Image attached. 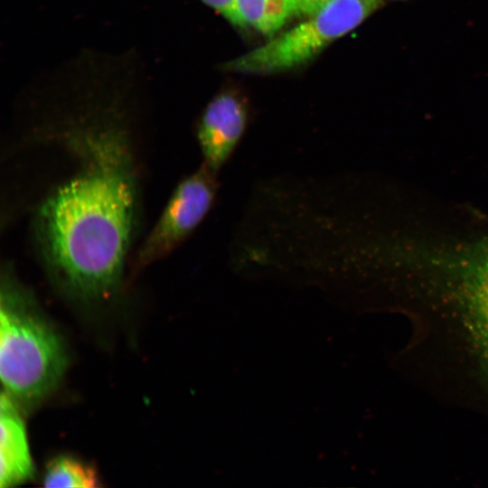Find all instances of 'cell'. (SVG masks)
Wrapping results in <instances>:
<instances>
[{"mask_svg":"<svg viewBox=\"0 0 488 488\" xmlns=\"http://www.w3.org/2000/svg\"><path fill=\"white\" fill-rule=\"evenodd\" d=\"M72 159L32 217L36 251L65 291L108 300L120 287L140 213L136 149L115 113L79 117L53 133Z\"/></svg>","mask_w":488,"mask_h":488,"instance_id":"6da1fadb","label":"cell"},{"mask_svg":"<svg viewBox=\"0 0 488 488\" xmlns=\"http://www.w3.org/2000/svg\"><path fill=\"white\" fill-rule=\"evenodd\" d=\"M2 277L0 376L19 405L33 406L62 380L68 354L62 338L6 270Z\"/></svg>","mask_w":488,"mask_h":488,"instance_id":"7a4b0ae2","label":"cell"},{"mask_svg":"<svg viewBox=\"0 0 488 488\" xmlns=\"http://www.w3.org/2000/svg\"><path fill=\"white\" fill-rule=\"evenodd\" d=\"M384 0H333L315 14L251 51L229 61L224 70L271 74L303 65L359 26Z\"/></svg>","mask_w":488,"mask_h":488,"instance_id":"3957f363","label":"cell"},{"mask_svg":"<svg viewBox=\"0 0 488 488\" xmlns=\"http://www.w3.org/2000/svg\"><path fill=\"white\" fill-rule=\"evenodd\" d=\"M430 293L455 310L488 372V232L461 240L440 256Z\"/></svg>","mask_w":488,"mask_h":488,"instance_id":"277c9868","label":"cell"},{"mask_svg":"<svg viewBox=\"0 0 488 488\" xmlns=\"http://www.w3.org/2000/svg\"><path fill=\"white\" fill-rule=\"evenodd\" d=\"M217 174L202 164L177 183L137 250L136 269L164 258L194 232L215 202L219 190Z\"/></svg>","mask_w":488,"mask_h":488,"instance_id":"5b68a950","label":"cell"},{"mask_svg":"<svg viewBox=\"0 0 488 488\" xmlns=\"http://www.w3.org/2000/svg\"><path fill=\"white\" fill-rule=\"evenodd\" d=\"M248 121V107L236 94L223 92L212 99L196 127L202 164L219 173L239 146Z\"/></svg>","mask_w":488,"mask_h":488,"instance_id":"8992f818","label":"cell"},{"mask_svg":"<svg viewBox=\"0 0 488 488\" xmlns=\"http://www.w3.org/2000/svg\"><path fill=\"white\" fill-rule=\"evenodd\" d=\"M20 405L5 391L0 399V486L11 487L33 474L26 428Z\"/></svg>","mask_w":488,"mask_h":488,"instance_id":"52a82bcc","label":"cell"},{"mask_svg":"<svg viewBox=\"0 0 488 488\" xmlns=\"http://www.w3.org/2000/svg\"><path fill=\"white\" fill-rule=\"evenodd\" d=\"M245 25L273 36L294 15H297L294 0H238Z\"/></svg>","mask_w":488,"mask_h":488,"instance_id":"ba28073f","label":"cell"},{"mask_svg":"<svg viewBox=\"0 0 488 488\" xmlns=\"http://www.w3.org/2000/svg\"><path fill=\"white\" fill-rule=\"evenodd\" d=\"M42 483L45 487L92 488L99 485L94 469L70 455H60L51 460Z\"/></svg>","mask_w":488,"mask_h":488,"instance_id":"9c48e42d","label":"cell"},{"mask_svg":"<svg viewBox=\"0 0 488 488\" xmlns=\"http://www.w3.org/2000/svg\"><path fill=\"white\" fill-rule=\"evenodd\" d=\"M236 26H246L238 7V0H202Z\"/></svg>","mask_w":488,"mask_h":488,"instance_id":"30bf717a","label":"cell"},{"mask_svg":"<svg viewBox=\"0 0 488 488\" xmlns=\"http://www.w3.org/2000/svg\"><path fill=\"white\" fill-rule=\"evenodd\" d=\"M333 0H295L297 15L309 16Z\"/></svg>","mask_w":488,"mask_h":488,"instance_id":"8fae6325","label":"cell"},{"mask_svg":"<svg viewBox=\"0 0 488 488\" xmlns=\"http://www.w3.org/2000/svg\"><path fill=\"white\" fill-rule=\"evenodd\" d=\"M294 2H295V0H294ZM295 5H296V3H295Z\"/></svg>","mask_w":488,"mask_h":488,"instance_id":"7c38bea8","label":"cell"}]
</instances>
